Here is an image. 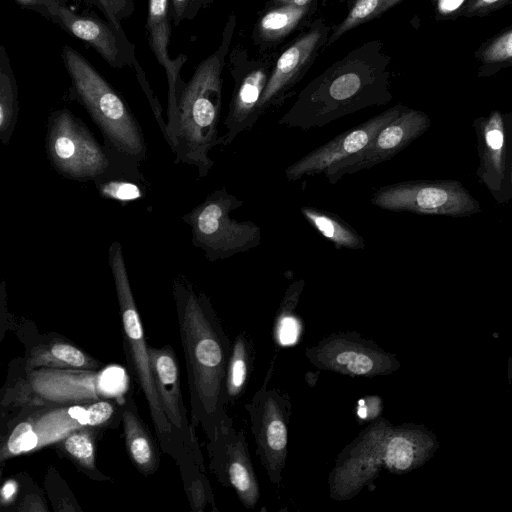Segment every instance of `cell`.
<instances>
[{
	"mask_svg": "<svg viewBox=\"0 0 512 512\" xmlns=\"http://www.w3.org/2000/svg\"><path fill=\"white\" fill-rule=\"evenodd\" d=\"M182 346L188 370L192 416L210 442L230 417L226 414V373L232 344L209 298L184 275L173 280Z\"/></svg>",
	"mask_w": 512,
	"mask_h": 512,
	"instance_id": "6da1fadb",
	"label": "cell"
},
{
	"mask_svg": "<svg viewBox=\"0 0 512 512\" xmlns=\"http://www.w3.org/2000/svg\"><path fill=\"white\" fill-rule=\"evenodd\" d=\"M391 57L380 40L352 49L298 94L278 119L287 128H320L360 110L383 106L392 98Z\"/></svg>",
	"mask_w": 512,
	"mask_h": 512,
	"instance_id": "7a4b0ae2",
	"label": "cell"
},
{
	"mask_svg": "<svg viewBox=\"0 0 512 512\" xmlns=\"http://www.w3.org/2000/svg\"><path fill=\"white\" fill-rule=\"evenodd\" d=\"M438 448L436 434L425 425H394L380 416L337 455L328 476L329 496L335 501L350 500L382 472L404 475L420 468Z\"/></svg>",
	"mask_w": 512,
	"mask_h": 512,
	"instance_id": "3957f363",
	"label": "cell"
},
{
	"mask_svg": "<svg viewBox=\"0 0 512 512\" xmlns=\"http://www.w3.org/2000/svg\"><path fill=\"white\" fill-rule=\"evenodd\" d=\"M237 27V16L231 13L224 25L216 50L202 60L185 83L178 110V133L174 162L197 168L198 176L208 175L215 162L211 150L223 145L218 135L222 107L223 70Z\"/></svg>",
	"mask_w": 512,
	"mask_h": 512,
	"instance_id": "277c9868",
	"label": "cell"
},
{
	"mask_svg": "<svg viewBox=\"0 0 512 512\" xmlns=\"http://www.w3.org/2000/svg\"><path fill=\"white\" fill-rule=\"evenodd\" d=\"M61 57L71 82L70 97L89 114L104 144L140 164L145 161L143 130L123 97L74 48L65 45Z\"/></svg>",
	"mask_w": 512,
	"mask_h": 512,
	"instance_id": "5b68a950",
	"label": "cell"
},
{
	"mask_svg": "<svg viewBox=\"0 0 512 512\" xmlns=\"http://www.w3.org/2000/svg\"><path fill=\"white\" fill-rule=\"evenodd\" d=\"M127 390L121 367L105 369L36 368L7 389L2 406L32 409L89 404L119 398Z\"/></svg>",
	"mask_w": 512,
	"mask_h": 512,
	"instance_id": "8992f818",
	"label": "cell"
},
{
	"mask_svg": "<svg viewBox=\"0 0 512 512\" xmlns=\"http://www.w3.org/2000/svg\"><path fill=\"white\" fill-rule=\"evenodd\" d=\"M45 151L58 174L79 182H93L109 171L140 166L138 161L97 141L86 124L67 108L50 113Z\"/></svg>",
	"mask_w": 512,
	"mask_h": 512,
	"instance_id": "52a82bcc",
	"label": "cell"
},
{
	"mask_svg": "<svg viewBox=\"0 0 512 512\" xmlns=\"http://www.w3.org/2000/svg\"><path fill=\"white\" fill-rule=\"evenodd\" d=\"M243 204L222 187L182 216L191 228L193 246L203 251L207 261L226 260L262 244V230L256 223L231 217Z\"/></svg>",
	"mask_w": 512,
	"mask_h": 512,
	"instance_id": "ba28073f",
	"label": "cell"
},
{
	"mask_svg": "<svg viewBox=\"0 0 512 512\" xmlns=\"http://www.w3.org/2000/svg\"><path fill=\"white\" fill-rule=\"evenodd\" d=\"M114 413L109 400L37 409L18 422L0 450L1 461L59 442L71 432L107 423Z\"/></svg>",
	"mask_w": 512,
	"mask_h": 512,
	"instance_id": "9c48e42d",
	"label": "cell"
},
{
	"mask_svg": "<svg viewBox=\"0 0 512 512\" xmlns=\"http://www.w3.org/2000/svg\"><path fill=\"white\" fill-rule=\"evenodd\" d=\"M373 206L392 212L468 217L481 212V204L456 179L406 180L377 187Z\"/></svg>",
	"mask_w": 512,
	"mask_h": 512,
	"instance_id": "30bf717a",
	"label": "cell"
},
{
	"mask_svg": "<svg viewBox=\"0 0 512 512\" xmlns=\"http://www.w3.org/2000/svg\"><path fill=\"white\" fill-rule=\"evenodd\" d=\"M274 359L262 386L244 408L248 412L251 432L256 444V455L265 473L274 485L283 479L288 456V434L292 415L289 395L277 388H270Z\"/></svg>",
	"mask_w": 512,
	"mask_h": 512,
	"instance_id": "8fae6325",
	"label": "cell"
},
{
	"mask_svg": "<svg viewBox=\"0 0 512 512\" xmlns=\"http://www.w3.org/2000/svg\"><path fill=\"white\" fill-rule=\"evenodd\" d=\"M108 264L115 285L122 329L136 377L147 400L151 419L158 437L171 432L172 425L165 415L154 385L140 316L131 289L122 244L114 241L108 248Z\"/></svg>",
	"mask_w": 512,
	"mask_h": 512,
	"instance_id": "7c38bea8",
	"label": "cell"
},
{
	"mask_svg": "<svg viewBox=\"0 0 512 512\" xmlns=\"http://www.w3.org/2000/svg\"><path fill=\"white\" fill-rule=\"evenodd\" d=\"M304 355L314 367L348 377L388 376L401 367L395 354L355 331L332 333Z\"/></svg>",
	"mask_w": 512,
	"mask_h": 512,
	"instance_id": "4fadbf2b",
	"label": "cell"
},
{
	"mask_svg": "<svg viewBox=\"0 0 512 512\" xmlns=\"http://www.w3.org/2000/svg\"><path fill=\"white\" fill-rule=\"evenodd\" d=\"M275 59L271 53L251 55L242 44L231 47L226 65L234 86L224 120L223 145L231 144L261 117L260 103Z\"/></svg>",
	"mask_w": 512,
	"mask_h": 512,
	"instance_id": "5bb4252c",
	"label": "cell"
},
{
	"mask_svg": "<svg viewBox=\"0 0 512 512\" xmlns=\"http://www.w3.org/2000/svg\"><path fill=\"white\" fill-rule=\"evenodd\" d=\"M331 27L322 17H315L276 57L265 87L260 114L278 109L293 94L319 54L326 48Z\"/></svg>",
	"mask_w": 512,
	"mask_h": 512,
	"instance_id": "9a60e30c",
	"label": "cell"
},
{
	"mask_svg": "<svg viewBox=\"0 0 512 512\" xmlns=\"http://www.w3.org/2000/svg\"><path fill=\"white\" fill-rule=\"evenodd\" d=\"M476 135L478 167L476 175L494 201L511 200L512 113L494 109L472 123Z\"/></svg>",
	"mask_w": 512,
	"mask_h": 512,
	"instance_id": "2e32d148",
	"label": "cell"
},
{
	"mask_svg": "<svg viewBox=\"0 0 512 512\" xmlns=\"http://www.w3.org/2000/svg\"><path fill=\"white\" fill-rule=\"evenodd\" d=\"M430 126L428 114L404 105L401 112L379 131L367 147L331 166L324 175L330 184H335L346 175L390 160L422 136Z\"/></svg>",
	"mask_w": 512,
	"mask_h": 512,
	"instance_id": "e0dca14e",
	"label": "cell"
},
{
	"mask_svg": "<svg viewBox=\"0 0 512 512\" xmlns=\"http://www.w3.org/2000/svg\"><path fill=\"white\" fill-rule=\"evenodd\" d=\"M210 451L212 470L219 481L234 489L245 508L254 509L260 499V484L244 431L235 429L232 419L227 421L210 442Z\"/></svg>",
	"mask_w": 512,
	"mask_h": 512,
	"instance_id": "ac0fdd59",
	"label": "cell"
},
{
	"mask_svg": "<svg viewBox=\"0 0 512 512\" xmlns=\"http://www.w3.org/2000/svg\"><path fill=\"white\" fill-rule=\"evenodd\" d=\"M403 107V104L398 103L342 132L290 164L284 171L285 177L288 181H297L306 176L324 174L331 166L367 147Z\"/></svg>",
	"mask_w": 512,
	"mask_h": 512,
	"instance_id": "d6986e66",
	"label": "cell"
},
{
	"mask_svg": "<svg viewBox=\"0 0 512 512\" xmlns=\"http://www.w3.org/2000/svg\"><path fill=\"white\" fill-rule=\"evenodd\" d=\"M52 22L89 44L113 68H133L138 61L136 47L121 25H114L106 18L104 20L92 13L78 14L63 6Z\"/></svg>",
	"mask_w": 512,
	"mask_h": 512,
	"instance_id": "ffe728a7",
	"label": "cell"
},
{
	"mask_svg": "<svg viewBox=\"0 0 512 512\" xmlns=\"http://www.w3.org/2000/svg\"><path fill=\"white\" fill-rule=\"evenodd\" d=\"M170 0H148L146 29L148 43L158 63L164 67L168 80L169 117L178 115V104L185 83L180 77L181 68L187 61V55L180 54L176 58L169 57L171 38Z\"/></svg>",
	"mask_w": 512,
	"mask_h": 512,
	"instance_id": "44dd1931",
	"label": "cell"
},
{
	"mask_svg": "<svg viewBox=\"0 0 512 512\" xmlns=\"http://www.w3.org/2000/svg\"><path fill=\"white\" fill-rule=\"evenodd\" d=\"M318 3L310 6L265 4L251 32L253 45L261 54L283 44L294 32H300L315 18Z\"/></svg>",
	"mask_w": 512,
	"mask_h": 512,
	"instance_id": "7402d4cb",
	"label": "cell"
},
{
	"mask_svg": "<svg viewBox=\"0 0 512 512\" xmlns=\"http://www.w3.org/2000/svg\"><path fill=\"white\" fill-rule=\"evenodd\" d=\"M149 362L161 407L170 424L183 429L186 420L177 358L169 345L154 348L148 345Z\"/></svg>",
	"mask_w": 512,
	"mask_h": 512,
	"instance_id": "603a6c76",
	"label": "cell"
},
{
	"mask_svg": "<svg viewBox=\"0 0 512 512\" xmlns=\"http://www.w3.org/2000/svg\"><path fill=\"white\" fill-rule=\"evenodd\" d=\"M100 363L73 344L52 341L34 347L26 362V370L36 368L95 370Z\"/></svg>",
	"mask_w": 512,
	"mask_h": 512,
	"instance_id": "cb8c5ba5",
	"label": "cell"
},
{
	"mask_svg": "<svg viewBox=\"0 0 512 512\" xmlns=\"http://www.w3.org/2000/svg\"><path fill=\"white\" fill-rule=\"evenodd\" d=\"M300 213L336 249L362 250L365 248V240L361 234L337 214L311 205L302 206Z\"/></svg>",
	"mask_w": 512,
	"mask_h": 512,
	"instance_id": "d4e9b609",
	"label": "cell"
},
{
	"mask_svg": "<svg viewBox=\"0 0 512 512\" xmlns=\"http://www.w3.org/2000/svg\"><path fill=\"white\" fill-rule=\"evenodd\" d=\"M127 451L134 464L145 474L158 467V457L153 441L138 415L127 406L122 412Z\"/></svg>",
	"mask_w": 512,
	"mask_h": 512,
	"instance_id": "484cf974",
	"label": "cell"
},
{
	"mask_svg": "<svg viewBox=\"0 0 512 512\" xmlns=\"http://www.w3.org/2000/svg\"><path fill=\"white\" fill-rule=\"evenodd\" d=\"M19 115V94L9 54L0 45V141L7 146L14 134Z\"/></svg>",
	"mask_w": 512,
	"mask_h": 512,
	"instance_id": "4316f807",
	"label": "cell"
},
{
	"mask_svg": "<svg viewBox=\"0 0 512 512\" xmlns=\"http://www.w3.org/2000/svg\"><path fill=\"white\" fill-rule=\"evenodd\" d=\"M98 194L107 200L128 204L145 197V177L138 168L112 170L93 181Z\"/></svg>",
	"mask_w": 512,
	"mask_h": 512,
	"instance_id": "83f0119b",
	"label": "cell"
},
{
	"mask_svg": "<svg viewBox=\"0 0 512 512\" xmlns=\"http://www.w3.org/2000/svg\"><path fill=\"white\" fill-rule=\"evenodd\" d=\"M254 348L249 336L242 332L232 344L226 373L228 402H236L246 391L253 372Z\"/></svg>",
	"mask_w": 512,
	"mask_h": 512,
	"instance_id": "f1b7e54d",
	"label": "cell"
},
{
	"mask_svg": "<svg viewBox=\"0 0 512 512\" xmlns=\"http://www.w3.org/2000/svg\"><path fill=\"white\" fill-rule=\"evenodd\" d=\"M477 62V75L491 77L512 67V24L502 29L474 52Z\"/></svg>",
	"mask_w": 512,
	"mask_h": 512,
	"instance_id": "f546056e",
	"label": "cell"
},
{
	"mask_svg": "<svg viewBox=\"0 0 512 512\" xmlns=\"http://www.w3.org/2000/svg\"><path fill=\"white\" fill-rule=\"evenodd\" d=\"M347 7V14L341 22L331 27L326 48L344 34L369 21L377 19L404 0H338Z\"/></svg>",
	"mask_w": 512,
	"mask_h": 512,
	"instance_id": "4dcf8cb0",
	"label": "cell"
},
{
	"mask_svg": "<svg viewBox=\"0 0 512 512\" xmlns=\"http://www.w3.org/2000/svg\"><path fill=\"white\" fill-rule=\"evenodd\" d=\"M304 286L303 279L294 281L288 286L280 302L274 320V336L281 345L289 344L297 337L298 321L294 314Z\"/></svg>",
	"mask_w": 512,
	"mask_h": 512,
	"instance_id": "1f68e13d",
	"label": "cell"
},
{
	"mask_svg": "<svg viewBox=\"0 0 512 512\" xmlns=\"http://www.w3.org/2000/svg\"><path fill=\"white\" fill-rule=\"evenodd\" d=\"M94 427L77 429L59 441L61 448L81 467L95 470Z\"/></svg>",
	"mask_w": 512,
	"mask_h": 512,
	"instance_id": "d6a6232c",
	"label": "cell"
},
{
	"mask_svg": "<svg viewBox=\"0 0 512 512\" xmlns=\"http://www.w3.org/2000/svg\"><path fill=\"white\" fill-rule=\"evenodd\" d=\"M215 0H170V16L172 23L179 26L184 21L195 19Z\"/></svg>",
	"mask_w": 512,
	"mask_h": 512,
	"instance_id": "836d02e7",
	"label": "cell"
},
{
	"mask_svg": "<svg viewBox=\"0 0 512 512\" xmlns=\"http://www.w3.org/2000/svg\"><path fill=\"white\" fill-rule=\"evenodd\" d=\"M133 69L135 70L137 81L149 102V105L151 107L154 118L161 130L163 137L165 138L166 131H167V122L165 121L163 114H162V106H161L157 96L155 95L154 91L150 87V84L146 77V73L142 69V67L138 61H136V63L134 64Z\"/></svg>",
	"mask_w": 512,
	"mask_h": 512,
	"instance_id": "e575fe53",
	"label": "cell"
},
{
	"mask_svg": "<svg viewBox=\"0 0 512 512\" xmlns=\"http://www.w3.org/2000/svg\"><path fill=\"white\" fill-rule=\"evenodd\" d=\"M104 14L105 18L114 25L129 17L134 10V0H90Z\"/></svg>",
	"mask_w": 512,
	"mask_h": 512,
	"instance_id": "d590c367",
	"label": "cell"
},
{
	"mask_svg": "<svg viewBox=\"0 0 512 512\" xmlns=\"http://www.w3.org/2000/svg\"><path fill=\"white\" fill-rule=\"evenodd\" d=\"M469 0H430L437 21H453L463 17Z\"/></svg>",
	"mask_w": 512,
	"mask_h": 512,
	"instance_id": "8d00e7d4",
	"label": "cell"
},
{
	"mask_svg": "<svg viewBox=\"0 0 512 512\" xmlns=\"http://www.w3.org/2000/svg\"><path fill=\"white\" fill-rule=\"evenodd\" d=\"M510 4H512V0H469L463 12V17H486Z\"/></svg>",
	"mask_w": 512,
	"mask_h": 512,
	"instance_id": "74e56055",
	"label": "cell"
},
{
	"mask_svg": "<svg viewBox=\"0 0 512 512\" xmlns=\"http://www.w3.org/2000/svg\"><path fill=\"white\" fill-rule=\"evenodd\" d=\"M22 8L30 9L53 20L58 10L67 6L69 0H15Z\"/></svg>",
	"mask_w": 512,
	"mask_h": 512,
	"instance_id": "f35d334b",
	"label": "cell"
},
{
	"mask_svg": "<svg viewBox=\"0 0 512 512\" xmlns=\"http://www.w3.org/2000/svg\"><path fill=\"white\" fill-rule=\"evenodd\" d=\"M382 400L378 396H365L358 401L357 416L372 421L381 416Z\"/></svg>",
	"mask_w": 512,
	"mask_h": 512,
	"instance_id": "ab89813d",
	"label": "cell"
},
{
	"mask_svg": "<svg viewBox=\"0 0 512 512\" xmlns=\"http://www.w3.org/2000/svg\"><path fill=\"white\" fill-rule=\"evenodd\" d=\"M192 499L197 510H202L206 505L207 496L201 481H197L192 485Z\"/></svg>",
	"mask_w": 512,
	"mask_h": 512,
	"instance_id": "60d3db41",
	"label": "cell"
},
{
	"mask_svg": "<svg viewBox=\"0 0 512 512\" xmlns=\"http://www.w3.org/2000/svg\"><path fill=\"white\" fill-rule=\"evenodd\" d=\"M18 484L15 480H7L1 488V503L2 505L9 504L17 495Z\"/></svg>",
	"mask_w": 512,
	"mask_h": 512,
	"instance_id": "b9f144b4",
	"label": "cell"
},
{
	"mask_svg": "<svg viewBox=\"0 0 512 512\" xmlns=\"http://www.w3.org/2000/svg\"><path fill=\"white\" fill-rule=\"evenodd\" d=\"M318 3V0H268L267 5L280 6V5H294V6H310Z\"/></svg>",
	"mask_w": 512,
	"mask_h": 512,
	"instance_id": "7bdbcfd3",
	"label": "cell"
},
{
	"mask_svg": "<svg viewBox=\"0 0 512 512\" xmlns=\"http://www.w3.org/2000/svg\"><path fill=\"white\" fill-rule=\"evenodd\" d=\"M512 139V135H511ZM511 199H512V141H511ZM511 259H512V245H511Z\"/></svg>",
	"mask_w": 512,
	"mask_h": 512,
	"instance_id": "ee69618b",
	"label": "cell"
}]
</instances>
